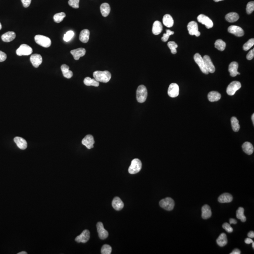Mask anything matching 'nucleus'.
<instances>
[{"instance_id": "obj_1", "label": "nucleus", "mask_w": 254, "mask_h": 254, "mask_svg": "<svg viewBox=\"0 0 254 254\" xmlns=\"http://www.w3.org/2000/svg\"><path fill=\"white\" fill-rule=\"evenodd\" d=\"M93 77L98 82L107 83L111 78V73L108 71H96L93 73Z\"/></svg>"}, {"instance_id": "obj_2", "label": "nucleus", "mask_w": 254, "mask_h": 254, "mask_svg": "<svg viewBox=\"0 0 254 254\" xmlns=\"http://www.w3.org/2000/svg\"><path fill=\"white\" fill-rule=\"evenodd\" d=\"M147 97V90L145 86L141 85L137 90V99L139 103H142L146 101Z\"/></svg>"}, {"instance_id": "obj_3", "label": "nucleus", "mask_w": 254, "mask_h": 254, "mask_svg": "<svg viewBox=\"0 0 254 254\" xmlns=\"http://www.w3.org/2000/svg\"><path fill=\"white\" fill-rule=\"evenodd\" d=\"M142 164L141 161L138 159H135L132 161L131 165L129 167V173L131 174H135L141 170L142 169Z\"/></svg>"}, {"instance_id": "obj_4", "label": "nucleus", "mask_w": 254, "mask_h": 254, "mask_svg": "<svg viewBox=\"0 0 254 254\" xmlns=\"http://www.w3.org/2000/svg\"><path fill=\"white\" fill-rule=\"evenodd\" d=\"M35 42L41 46L48 48L52 45L51 40L48 37L44 35H36L34 37Z\"/></svg>"}, {"instance_id": "obj_5", "label": "nucleus", "mask_w": 254, "mask_h": 254, "mask_svg": "<svg viewBox=\"0 0 254 254\" xmlns=\"http://www.w3.org/2000/svg\"><path fill=\"white\" fill-rule=\"evenodd\" d=\"M159 205L164 209L171 211L174 209L175 202L172 198L168 197L161 200L159 202Z\"/></svg>"}, {"instance_id": "obj_6", "label": "nucleus", "mask_w": 254, "mask_h": 254, "mask_svg": "<svg viewBox=\"0 0 254 254\" xmlns=\"http://www.w3.org/2000/svg\"><path fill=\"white\" fill-rule=\"evenodd\" d=\"M241 87V82L238 81H233L228 86L226 92L230 96L234 95L236 92L240 90Z\"/></svg>"}, {"instance_id": "obj_7", "label": "nucleus", "mask_w": 254, "mask_h": 254, "mask_svg": "<svg viewBox=\"0 0 254 254\" xmlns=\"http://www.w3.org/2000/svg\"><path fill=\"white\" fill-rule=\"evenodd\" d=\"M33 52V49L28 45H22L16 51V54L18 56H28Z\"/></svg>"}, {"instance_id": "obj_8", "label": "nucleus", "mask_w": 254, "mask_h": 254, "mask_svg": "<svg viewBox=\"0 0 254 254\" xmlns=\"http://www.w3.org/2000/svg\"><path fill=\"white\" fill-rule=\"evenodd\" d=\"M194 58L195 62L198 65L202 72L206 74H209V72L207 70V68H206L203 59L202 57L201 56V55L200 54L196 53L194 56Z\"/></svg>"}, {"instance_id": "obj_9", "label": "nucleus", "mask_w": 254, "mask_h": 254, "mask_svg": "<svg viewBox=\"0 0 254 254\" xmlns=\"http://www.w3.org/2000/svg\"><path fill=\"white\" fill-rule=\"evenodd\" d=\"M187 29L189 34L191 35H195L197 37L201 35V33L199 31L198 26L195 21H191L187 25Z\"/></svg>"}, {"instance_id": "obj_10", "label": "nucleus", "mask_w": 254, "mask_h": 254, "mask_svg": "<svg viewBox=\"0 0 254 254\" xmlns=\"http://www.w3.org/2000/svg\"><path fill=\"white\" fill-rule=\"evenodd\" d=\"M197 20L200 23L205 25L206 28L208 29L212 28L214 25L212 21L205 15L201 14L199 15L197 17Z\"/></svg>"}, {"instance_id": "obj_11", "label": "nucleus", "mask_w": 254, "mask_h": 254, "mask_svg": "<svg viewBox=\"0 0 254 254\" xmlns=\"http://www.w3.org/2000/svg\"><path fill=\"white\" fill-rule=\"evenodd\" d=\"M179 88L178 85L172 83L170 85L168 89V94L171 98H176L179 95Z\"/></svg>"}, {"instance_id": "obj_12", "label": "nucleus", "mask_w": 254, "mask_h": 254, "mask_svg": "<svg viewBox=\"0 0 254 254\" xmlns=\"http://www.w3.org/2000/svg\"><path fill=\"white\" fill-rule=\"evenodd\" d=\"M97 231L99 237L101 240H105L108 237V231L105 229L104 227L103 223L102 222L98 223L97 224Z\"/></svg>"}, {"instance_id": "obj_13", "label": "nucleus", "mask_w": 254, "mask_h": 254, "mask_svg": "<svg viewBox=\"0 0 254 254\" xmlns=\"http://www.w3.org/2000/svg\"><path fill=\"white\" fill-rule=\"evenodd\" d=\"M90 238V231L88 230H84L80 235L76 237L75 240L77 242L85 243L89 241Z\"/></svg>"}, {"instance_id": "obj_14", "label": "nucleus", "mask_w": 254, "mask_h": 254, "mask_svg": "<svg viewBox=\"0 0 254 254\" xmlns=\"http://www.w3.org/2000/svg\"><path fill=\"white\" fill-rule=\"evenodd\" d=\"M229 33L238 37H241L244 34V30L241 27L237 26H231L228 28Z\"/></svg>"}, {"instance_id": "obj_15", "label": "nucleus", "mask_w": 254, "mask_h": 254, "mask_svg": "<svg viewBox=\"0 0 254 254\" xmlns=\"http://www.w3.org/2000/svg\"><path fill=\"white\" fill-rule=\"evenodd\" d=\"M203 59L206 68H207L209 73H213L215 72L216 69H215V66L212 63L210 58L208 55H205V56H204Z\"/></svg>"}, {"instance_id": "obj_16", "label": "nucleus", "mask_w": 254, "mask_h": 254, "mask_svg": "<svg viewBox=\"0 0 254 254\" xmlns=\"http://www.w3.org/2000/svg\"><path fill=\"white\" fill-rule=\"evenodd\" d=\"M82 144L86 146L88 149H91L94 147L95 141L93 137L91 135H87L82 139Z\"/></svg>"}, {"instance_id": "obj_17", "label": "nucleus", "mask_w": 254, "mask_h": 254, "mask_svg": "<svg viewBox=\"0 0 254 254\" xmlns=\"http://www.w3.org/2000/svg\"><path fill=\"white\" fill-rule=\"evenodd\" d=\"M30 61L34 67L37 68L42 63V57L41 55L34 54L31 55L30 57Z\"/></svg>"}, {"instance_id": "obj_18", "label": "nucleus", "mask_w": 254, "mask_h": 254, "mask_svg": "<svg viewBox=\"0 0 254 254\" xmlns=\"http://www.w3.org/2000/svg\"><path fill=\"white\" fill-rule=\"evenodd\" d=\"M86 49L84 48H80L77 49H73L70 52L71 54L73 56L74 59L78 60L80 57L84 56L86 54Z\"/></svg>"}, {"instance_id": "obj_19", "label": "nucleus", "mask_w": 254, "mask_h": 254, "mask_svg": "<svg viewBox=\"0 0 254 254\" xmlns=\"http://www.w3.org/2000/svg\"><path fill=\"white\" fill-rule=\"evenodd\" d=\"M238 63L235 61L231 62L230 64L228 70L231 77H235L238 74L240 75V73L238 72Z\"/></svg>"}, {"instance_id": "obj_20", "label": "nucleus", "mask_w": 254, "mask_h": 254, "mask_svg": "<svg viewBox=\"0 0 254 254\" xmlns=\"http://www.w3.org/2000/svg\"><path fill=\"white\" fill-rule=\"evenodd\" d=\"M113 207L114 209L119 211L123 208L124 203L123 201L118 197H116L113 199L112 203Z\"/></svg>"}, {"instance_id": "obj_21", "label": "nucleus", "mask_w": 254, "mask_h": 254, "mask_svg": "<svg viewBox=\"0 0 254 254\" xmlns=\"http://www.w3.org/2000/svg\"><path fill=\"white\" fill-rule=\"evenodd\" d=\"M15 143L19 148L21 150H25L27 147V143L25 139L20 137H15L14 139Z\"/></svg>"}, {"instance_id": "obj_22", "label": "nucleus", "mask_w": 254, "mask_h": 254, "mask_svg": "<svg viewBox=\"0 0 254 254\" xmlns=\"http://www.w3.org/2000/svg\"><path fill=\"white\" fill-rule=\"evenodd\" d=\"M163 27L162 23L159 21H156L153 23L152 32L154 35H159L163 31Z\"/></svg>"}, {"instance_id": "obj_23", "label": "nucleus", "mask_w": 254, "mask_h": 254, "mask_svg": "<svg viewBox=\"0 0 254 254\" xmlns=\"http://www.w3.org/2000/svg\"><path fill=\"white\" fill-rule=\"evenodd\" d=\"M202 216L203 219H207L211 217L212 215L210 207L208 205H205L203 206L202 209Z\"/></svg>"}, {"instance_id": "obj_24", "label": "nucleus", "mask_w": 254, "mask_h": 254, "mask_svg": "<svg viewBox=\"0 0 254 254\" xmlns=\"http://www.w3.org/2000/svg\"><path fill=\"white\" fill-rule=\"evenodd\" d=\"M233 200V196L228 193H224L219 197L218 199V202L221 203H229L232 202Z\"/></svg>"}, {"instance_id": "obj_25", "label": "nucleus", "mask_w": 254, "mask_h": 254, "mask_svg": "<svg viewBox=\"0 0 254 254\" xmlns=\"http://www.w3.org/2000/svg\"><path fill=\"white\" fill-rule=\"evenodd\" d=\"M90 32L88 29H84L80 32L79 39L83 43L88 42L90 38Z\"/></svg>"}, {"instance_id": "obj_26", "label": "nucleus", "mask_w": 254, "mask_h": 254, "mask_svg": "<svg viewBox=\"0 0 254 254\" xmlns=\"http://www.w3.org/2000/svg\"><path fill=\"white\" fill-rule=\"evenodd\" d=\"M15 33L14 32H8L2 36V39L4 42H9L13 41L16 38Z\"/></svg>"}, {"instance_id": "obj_27", "label": "nucleus", "mask_w": 254, "mask_h": 254, "mask_svg": "<svg viewBox=\"0 0 254 254\" xmlns=\"http://www.w3.org/2000/svg\"><path fill=\"white\" fill-rule=\"evenodd\" d=\"M208 98L210 102H216L220 100L221 95L218 92L212 91L209 93Z\"/></svg>"}, {"instance_id": "obj_28", "label": "nucleus", "mask_w": 254, "mask_h": 254, "mask_svg": "<svg viewBox=\"0 0 254 254\" xmlns=\"http://www.w3.org/2000/svg\"><path fill=\"white\" fill-rule=\"evenodd\" d=\"M163 23L167 27H171L174 25V20L170 14H166L163 18Z\"/></svg>"}, {"instance_id": "obj_29", "label": "nucleus", "mask_w": 254, "mask_h": 254, "mask_svg": "<svg viewBox=\"0 0 254 254\" xmlns=\"http://www.w3.org/2000/svg\"><path fill=\"white\" fill-rule=\"evenodd\" d=\"M61 69L63 73V76L66 78L70 79L73 76V73L72 71L69 70V66L67 65H62L61 66Z\"/></svg>"}, {"instance_id": "obj_30", "label": "nucleus", "mask_w": 254, "mask_h": 254, "mask_svg": "<svg viewBox=\"0 0 254 254\" xmlns=\"http://www.w3.org/2000/svg\"><path fill=\"white\" fill-rule=\"evenodd\" d=\"M243 151L248 155H251L254 152V147L250 142H246L242 146Z\"/></svg>"}, {"instance_id": "obj_31", "label": "nucleus", "mask_w": 254, "mask_h": 254, "mask_svg": "<svg viewBox=\"0 0 254 254\" xmlns=\"http://www.w3.org/2000/svg\"><path fill=\"white\" fill-rule=\"evenodd\" d=\"M100 12L102 16L104 17H106L109 15L111 11L110 5L107 3H103L100 6Z\"/></svg>"}, {"instance_id": "obj_32", "label": "nucleus", "mask_w": 254, "mask_h": 254, "mask_svg": "<svg viewBox=\"0 0 254 254\" xmlns=\"http://www.w3.org/2000/svg\"><path fill=\"white\" fill-rule=\"evenodd\" d=\"M217 244L220 247H224L227 243V239L226 235L224 233L221 234L216 240Z\"/></svg>"}, {"instance_id": "obj_33", "label": "nucleus", "mask_w": 254, "mask_h": 254, "mask_svg": "<svg viewBox=\"0 0 254 254\" xmlns=\"http://www.w3.org/2000/svg\"><path fill=\"white\" fill-rule=\"evenodd\" d=\"M226 20L230 23H233L237 21L239 19V16L236 13H230L225 16Z\"/></svg>"}, {"instance_id": "obj_34", "label": "nucleus", "mask_w": 254, "mask_h": 254, "mask_svg": "<svg viewBox=\"0 0 254 254\" xmlns=\"http://www.w3.org/2000/svg\"><path fill=\"white\" fill-rule=\"evenodd\" d=\"M84 84L86 86H92L94 87H98L99 85V83L95 79H91L90 77H86L84 80Z\"/></svg>"}, {"instance_id": "obj_35", "label": "nucleus", "mask_w": 254, "mask_h": 254, "mask_svg": "<svg viewBox=\"0 0 254 254\" xmlns=\"http://www.w3.org/2000/svg\"><path fill=\"white\" fill-rule=\"evenodd\" d=\"M237 218L240 219L241 221L245 222L246 221V217L244 215V209L242 207H240L236 211Z\"/></svg>"}, {"instance_id": "obj_36", "label": "nucleus", "mask_w": 254, "mask_h": 254, "mask_svg": "<svg viewBox=\"0 0 254 254\" xmlns=\"http://www.w3.org/2000/svg\"><path fill=\"white\" fill-rule=\"evenodd\" d=\"M231 121L233 131L235 132L239 131L240 129V125L238 119L235 117H233L231 119Z\"/></svg>"}, {"instance_id": "obj_37", "label": "nucleus", "mask_w": 254, "mask_h": 254, "mask_svg": "<svg viewBox=\"0 0 254 254\" xmlns=\"http://www.w3.org/2000/svg\"><path fill=\"white\" fill-rule=\"evenodd\" d=\"M215 47L219 51H224L226 47V43L222 40L218 39L216 41L215 43Z\"/></svg>"}, {"instance_id": "obj_38", "label": "nucleus", "mask_w": 254, "mask_h": 254, "mask_svg": "<svg viewBox=\"0 0 254 254\" xmlns=\"http://www.w3.org/2000/svg\"><path fill=\"white\" fill-rule=\"evenodd\" d=\"M66 16V14L64 13H58L54 16V20L56 23H59L63 20Z\"/></svg>"}, {"instance_id": "obj_39", "label": "nucleus", "mask_w": 254, "mask_h": 254, "mask_svg": "<svg viewBox=\"0 0 254 254\" xmlns=\"http://www.w3.org/2000/svg\"><path fill=\"white\" fill-rule=\"evenodd\" d=\"M168 46L171 50V52L173 54H175L177 52V48L178 47V45L175 41H169L168 43Z\"/></svg>"}, {"instance_id": "obj_40", "label": "nucleus", "mask_w": 254, "mask_h": 254, "mask_svg": "<svg viewBox=\"0 0 254 254\" xmlns=\"http://www.w3.org/2000/svg\"><path fill=\"white\" fill-rule=\"evenodd\" d=\"M254 38L250 39L247 42L243 45V48L245 51H247L249 49H250L251 47L254 46Z\"/></svg>"}, {"instance_id": "obj_41", "label": "nucleus", "mask_w": 254, "mask_h": 254, "mask_svg": "<svg viewBox=\"0 0 254 254\" xmlns=\"http://www.w3.org/2000/svg\"><path fill=\"white\" fill-rule=\"evenodd\" d=\"M112 249L110 245L105 244L103 245L101 249V254H110L111 253Z\"/></svg>"}, {"instance_id": "obj_42", "label": "nucleus", "mask_w": 254, "mask_h": 254, "mask_svg": "<svg viewBox=\"0 0 254 254\" xmlns=\"http://www.w3.org/2000/svg\"><path fill=\"white\" fill-rule=\"evenodd\" d=\"M74 33L73 31H69L64 35V40L66 42L70 41L74 36Z\"/></svg>"}, {"instance_id": "obj_43", "label": "nucleus", "mask_w": 254, "mask_h": 254, "mask_svg": "<svg viewBox=\"0 0 254 254\" xmlns=\"http://www.w3.org/2000/svg\"><path fill=\"white\" fill-rule=\"evenodd\" d=\"M254 10V2L253 1L249 2L246 7V12L248 14H250Z\"/></svg>"}, {"instance_id": "obj_44", "label": "nucleus", "mask_w": 254, "mask_h": 254, "mask_svg": "<svg viewBox=\"0 0 254 254\" xmlns=\"http://www.w3.org/2000/svg\"><path fill=\"white\" fill-rule=\"evenodd\" d=\"M174 34V32L173 31H171L169 29H167V30H166V33L164 34L163 35V37L162 38V40L163 42L167 41L169 39L170 35H172Z\"/></svg>"}, {"instance_id": "obj_45", "label": "nucleus", "mask_w": 254, "mask_h": 254, "mask_svg": "<svg viewBox=\"0 0 254 254\" xmlns=\"http://www.w3.org/2000/svg\"><path fill=\"white\" fill-rule=\"evenodd\" d=\"M80 0H69L68 4L70 6L74 9H78L79 8Z\"/></svg>"}, {"instance_id": "obj_46", "label": "nucleus", "mask_w": 254, "mask_h": 254, "mask_svg": "<svg viewBox=\"0 0 254 254\" xmlns=\"http://www.w3.org/2000/svg\"><path fill=\"white\" fill-rule=\"evenodd\" d=\"M223 228L226 231H227L228 233H232L233 231V228L231 227V225H230V224H229L228 223H225L224 224L222 225Z\"/></svg>"}, {"instance_id": "obj_47", "label": "nucleus", "mask_w": 254, "mask_h": 254, "mask_svg": "<svg viewBox=\"0 0 254 254\" xmlns=\"http://www.w3.org/2000/svg\"><path fill=\"white\" fill-rule=\"evenodd\" d=\"M254 49L253 48L252 50L250 51L248 53V54L247 55V59L249 60H252V59L254 58Z\"/></svg>"}, {"instance_id": "obj_48", "label": "nucleus", "mask_w": 254, "mask_h": 254, "mask_svg": "<svg viewBox=\"0 0 254 254\" xmlns=\"http://www.w3.org/2000/svg\"><path fill=\"white\" fill-rule=\"evenodd\" d=\"M7 59V55L2 51H0V62H3Z\"/></svg>"}, {"instance_id": "obj_49", "label": "nucleus", "mask_w": 254, "mask_h": 254, "mask_svg": "<svg viewBox=\"0 0 254 254\" xmlns=\"http://www.w3.org/2000/svg\"><path fill=\"white\" fill-rule=\"evenodd\" d=\"M23 6L25 8H27L30 6L32 0H21Z\"/></svg>"}, {"instance_id": "obj_50", "label": "nucleus", "mask_w": 254, "mask_h": 254, "mask_svg": "<svg viewBox=\"0 0 254 254\" xmlns=\"http://www.w3.org/2000/svg\"><path fill=\"white\" fill-rule=\"evenodd\" d=\"M241 253V251L238 249H234L232 252L230 253L231 254H240Z\"/></svg>"}, {"instance_id": "obj_51", "label": "nucleus", "mask_w": 254, "mask_h": 254, "mask_svg": "<svg viewBox=\"0 0 254 254\" xmlns=\"http://www.w3.org/2000/svg\"><path fill=\"white\" fill-rule=\"evenodd\" d=\"M253 242V241H252V239H250V238H247L245 240V242L247 244H249L250 243H252Z\"/></svg>"}, {"instance_id": "obj_52", "label": "nucleus", "mask_w": 254, "mask_h": 254, "mask_svg": "<svg viewBox=\"0 0 254 254\" xmlns=\"http://www.w3.org/2000/svg\"><path fill=\"white\" fill-rule=\"evenodd\" d=\"M248 236L250 238H254V233L253 231H251L248 234Z\"/></svg>"}, {"instance_id": "obj_53", "label": "nucleus", "mask_w": 254, "mask_h": 254, "mask_svg": "<svg viewBox=\"0 0 254 254\" xmlns=\"http://www.w3.org/2000/svg\"><path fill=\"white\" fill-rule=\"evenodd\" d=\"M229 221L230 223L231 224H236L237 223L236 220L235 219H233V218H231L229 220Z\"/></svg>"}, {"instance_id": "obj_54", "label": "nucleus", "mask_w": 254, "mask_h": 254, "mask_svg": "<svg viewBox=\"0 0 254 254\" xmlns=\"http://www.w3.org/2000/svg\"><path fill=\"white\" fill-rule=\"evenodd\" d=\"M27 252H25V251H22V252H20V253H18V254H27Z\"/></svg>"}, {"instance_id": "obj_55", "label": "nucleus", "mask_w": 254, "mask_h": 254, "mask_svg": "<svg viewBox=\"0 0 254 254\" xmlns=\"http://www.w3.org/2000/svg\"><path fill=\"white\" fill-rule=\"evenodd\" d=\"M252 120L253 123V125H254V114L253 113L252 115Z\"/></svg>"}, {"instance_id": "obj_56", "label": "nucleus", "mask_w": 254, "mask_h": 254, "mask_svg": "<svg viewBox=\"0 0 254 254\" xmlns=\"http://www.w3.org/2000/svg\"><path fill=\"white\" fill-rule=\"evenodd\" d=\"M215 2H218L222 1L224 0H214Z\"/></svg>"}, {"instance_id": "obj_57", "label": "nucleus", "mask_w": 254, "mask_h": 254, "mask_svg": "<svg viewBox=\"0 0 254 254\" xmlns=\"http://www.w3.org/2000/svg\"><path fill=\"white\" fill-rule=\"evenodd\" d=\"M2 28V26L1 23H0V30H1Z\"/></svg>"}, {"instance_id": "obj_58", "label": "nucleus", "mask_w": 254, "mask_h": 254, "mask_svg": "<svg viewBox=\"0 0 254 254\" xmlns=\"http://www.w3.org/2000/svg\"><path fill=\"white\" fill-rule=\"evenodd\" d=\"M252 247H253V249H254V241H253V242H252Z\"/></svg>"}]
</instances>
